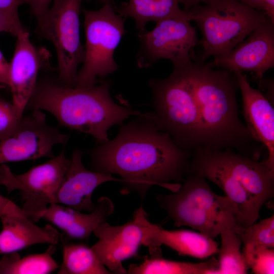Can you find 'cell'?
Returning <instances> with one entry per match:
<instances>
[{"mask_svg":"<svg viewBox=\"0 0 274 274\" xmlns=\"http://www.w3.org/2000/svg\"><path fill=\"white\" fill-rule=\"evenodd\" d=\"M83 155L80 149L73 151L70 167L56 193L54 203L89 213L95 208V203L92 199L94 190L105 182H121L122 180L110 174L88 169L83 163Z\"/></svg>","mask_w":274,"mask_h":274,"instance_id":"obj_17","label":"cell"},{"mask_svg":"<svg viewBox=\"0 0 274 274\" xmlns=\"http://www.w3.org/2000/svg\"><path fill=\"white\" fill-rule=\"evenodd\" d=\"M205 150L261 206L274 195V170L264 161L229 150Z\"/></svg>","mask_w":274,"mask_h":274,"instance_id":"obj_16","label":"cell"},{"mask_svg":"<svg viewBox=\"0 0 274 274\" xmlns=\"http://www.w3.org/2000/svg\"><path fill=\"white\" fill-rule=\"evenodd\" d=\"M111 81L87 88L66 86L58 80L42 79L26 110L47 111L60 126L92 136L97 144L109 140L108 132L130 116L143 113L116 104L111 95Z\"/></svg>","mask_w":274,"mask_h":274,"instance_id":"obj_3","label":"cell"},{"mask_svg":"<svg viewBox=\"0 0 274 274\" xmlns=\"http://www.w3.org/2000/svg\"><path fill=\"white\" fill-rule=\"evenodd\" d=\"M10 62L5 58L0 50V85L9 86Z\"/></svg>","mask_w":274,"mask_h":274,"instance_id":"obj_33","label":"cell"},{"mask_svg":"<svg viewBox=\"0 0 274 274\" xmlns=\"http://www.w3.org/2000/svg\"><path fill=\"white\" fill-rule=\"evenodd\" d=\"M23 116L13 102L0 97V140L15 130Z\"/></svg>","mask_w":274,"mask_h":274,"instance_id":"obj_28","label":"cell"},{"mask_svg":"<svg viewBox=\"0 0 274 274\" xmlns=\"http://www.w3.org/2000/svg\"><path fill=\"white\" fill-rule=\"evenodd\" d=\"M90 169L117 174L124 193L144 199L153 185L177 191L189 172L191 154L161 130L152 113L121 124L112 140L88 151Z\"/></svg>","mask_w":274,"mask_h":274,"instance_id":"obj_1","label":"cell"},{"mask_svg":"<svg viewBox=\"0 0 274 274\" xmlns=\"http://www.w3.org/2000/svg\"><path fill=\"white\" fill-rule=\"evenodd\" d=\"M0 218V254L17 252L33 245H56L60 242L61 234L50 224L38 226L23 214H7Z\"/></svg>","mask_w":274,"mask_h":274,"instance_id":"obj_20","label":"cell"},{"mask_svg":"<svg viewBox=\"0 0 274 274\" xmlns=\"http://www.w3.org/2000/svg\"><path fill=\"white\" fill-rule=\"evenodd\" d=\"M10 62L9 83L13 104L23 115L37 84L39 71L48 63L49 54L31 43L27 30L17 37Z\"/></svg>","mask_w":274,"mask_h":274,"instance_id":"obj_13","label":"cell"},{"mask_svg":"<svg viewBox=\"0 0 274 274\" xmlns=\"http://www.w3.org/2000/svg\"><path fill=\"white\" fill-rule=\"evenodd\" d=\"M14 174L9 167L4 164L0 165V184L4 185L7 189L10 188L12 184Z\"/></svg>","mask_w":274,"mask_h":274,"instance_id":"obj_34","label":"cell"},{"mask_svg":"<svg viewBox=\"0 0 274 274\" xmlns=\"http://www.w3.org/2000/svg\"><path fill=\"white\" fill-rule=\"evenodd\" d=\"M244 245L274 248V216L254 223L238 234Z\"/></svg>","mask_w":274,"mask_h":274,"instance_id":"obj_26","label":"cell"},{"mask_svg":"<svg viewBox=\"0 0 274 274\" xmlns=\"http://www.w3.org/2000/svg\"><path fill=\"white\" fill-rule=\"evenodd\" d=\"M140 264L129 265V274H211L218 266V260L212 257L199 263L175 261L165 259L161 253L150 254Z\"/></svg>","mask_w":274,"mask_h":274,"instance_id":"obj_22","label":"cell"},{"mask_svg":"<svg viewBox=\"0 0 274 274\" xmlns=\"http://www.w3.org/2000/svg\"><path fill=\"white\" fill-rule=\"evenodd\" d=\"M263 11L267 17L274 23V0H263Z\"/></svg>","mask_w":274,"mask_h":274,"instance_id":"obj_35","label":"cell"},{"mask_svg":"<svg viewBox=\"0 0 274 274\" xmlns=\"http://www.w3.org/2000/svg\"><path fill=\"white\" fill-rule=\"evenodd\" d=\"M26 30L18 27L9 18L0 12V32H8L17 37Z\"/></svg>","mask_w":274,"mask_h":274,"instance_id":"obj_32","label":"cell"},{"mask_svg":"<svg viewBox=\"0 0 274 274\" xmlns=\"http://www.w3.org/2000/svg\"><path fill=\"white\" fill-rule=\"evenodd\" d=\"M184 68L199 111V149L229 150L258 160L259 142L239 119L236 99L238 86L234 74L199 62Z\"/></svg>","mask_w":274,"mask_h":274,"instance_id":"obj_2","label":"cell"},{"mask_svg":"<svg viewBox=\"0 0 274 274\" xmlns=\"http://www.w3.org/2000/svg\"><path fill=\"white\" fill-rule=\"evenodd\" d=\"M114 206L108 197H99L95 208L88 214L81 213L69 207L57 203L50 204L42 218L63 231L61 235L67 239L84 241L102 223L106 222L113 213Z\"/></svg>","mask_w":274,"mask_h":274,"instance_id":"obj_19","label":"cell"},{"mask_svg":"<svg viewBox=\"0 0 274 274\" xmlns=\"http://www.w3.org/2000/svg\"><path fill=\"white\" fill-rule=\"evenodd\" d=\"M23 4V0H0V12L9 18L18 27L26 29L21 23L18 9Z\"/></svg>","mask_w":274,"mask_h":274,"instance_id":"obj_29","label":"cell"},{"mask_svg":"<svg viewBox=\"0 0 274 274\" xmlns=\"http://www.w3.org/2000/svg\"><path fill=\"white\" fill-rule=\"evenodd\" d=\"M184 65L174 66L168 77L150 79L148 84L152 113L160 129L192 155L200 147L199 114Z\"/></svg>","mask_w":274,"mask_h":274,"instance_id":"obj_5","label":"cell"},{"mask_svg":"<svg viewBox=\"0 0 274 274\" xmlns=\"http://www.w3.org/2000/svg\"><path fill=\"white\" fill-rule=\"evenodd\" d=\"M82 0H54L37 20V31L53 45L57 54L58 77L62 85L74 87L78 67L84 58L81 42L80 12Z\"/></svg>","mask_w":274,"mask_h":274,"instance_id":"obj_8","label":"cell"},{"mask_svg":"<svg viewBox=\"0 0 274 274\" xmlns=\"http://www.w3.org/2000/svg\"><path fill=\"white\" fill-rule=\"evenodd\" d=\"M62 262L58 274H110L95 252L83 243H72L61 235Z\"/></svg>","mask_w":274,"mask_h":274,"instance_id":"obj_23","label":"cell"},{"mask_svg":"<svg viewBox=\"0 0 274 274\" xmlns=\"http://www.w3.org/2000/svg\"><path fill=\"white\" fill-rule=\"evenodd\" d=\"M202 34L200 61L227 54L250 35L266 18L263 11L237 0H216L186 11Z\"/></svg>","mask_w":274,"mask_h":274,"instance_id":"obj_6","label":"cell"},{"mask_svg":"<svg viewBox=\"0 0 274 274\" xmlns=\"http://www.w3.org/2000/svg\"><path fill=\"white\" fill-rule=\"evenodd\" d=\"M7 214H23V213L20 207L0 194V217Z\"/></svg>","mask_w":274,"mask_h":274,"instance_id":"obj_31","label":"cell"},{"mask_svg":"<svg viewBox=\"0 0 274 274\" xmlns=\"http://www.w3.org/2000/svg\"><path fill=\"white\" fill-rule=\"evenodd\" d=\"M233 73L242 93L246 126L255 139L266 148L267 158L264 161L274 170L273 107L259 90L251 87L246 74L238 71Z\"/></svg>","mask_w":274,"mask_h":274,"instance_id":"obj_18","label":"cell"},{"mask_svg":"<svg viewBox=\"0 0 274 274\" xmlns=\"http://www.w3.org/2000/svg\"><path fill=\"white\" fill-rule=\"evenodd\" d=\"M243 253L249 268L255 274L274 273V249L244 245Z\"/></svg>","mask_w":274,"mask_h":274,"instance_id":"obj_27","label":"cell"},{"mask_svg":"<svg viewBox=\"0 0 274 274\" xmlns=\"http://www.w3.org/2000/svg\"><path fill=\"white\" fill-rule=\"evenodd\" d=\"M122 16L132 18L138 32L146 30V24L175 16L187 15L178 0H128L117 9Z\"/></svg>","mask_w":274,"mask_h":274,"instance_id":"obj_21","label":"cell"},{"mask_svg":"<svg viewBox=\"0 0 274 274\" xmlns=\"http://www.w3.org/2000/svg\"><path fill=\"white\" fill-rule=\"evenodd\" d=\"M71 164L64 149L47 162L15 175L18 182L23 214L36 223L48 207L54 203L56 193Z\"/></svg>","mask_w":274,"mask_h":274,"instance_id":"obj_11","label":"cell"},{"mask_svg":"<svg viewBox=\"0 0 274 274\" xmlns=\"http://www.w3.org/2000/svg\"><path fill=\"white\" fill-rule=\"evenodd\" d=\"M140 223L143 232L142 245L149 251L158 250L164 245L181 256L206 259L218 253L219 247L214 239L201 233L188 230H168L151 223L142 207L133 214Z\"/></svg>","mask_w":274,"mask_h":274,"instance_id":"obj_14","label":"cell"},{"mask_svg":"<svg viewBox=\"0 0 274 274\" xmlns=\"http://www.w3.org/2000/svg\"><path fill=\"white\" fill-rule=\"evenodd\" d=\"M230 73L252 72L260 80L274 66V23L265 19L227 54L214 57L207 64Z\"/></svg>","mask_w":274,"mask_h":274,"instance_id":"obj_12","label":"cell"},{"mask_svg":"<svg viewBox=\"0 0 274 274\" xmlns=\"http://www.w3.org/2000/svg\"><path fill=\"white\" fill-rule=\"evenodd\" d=\"M85 33L84 58L78 72L75 87H90L98 79L116 72L114 52L126 33L125 17L108 3L96 10L83 9Z\"/></svg>","mask_w":274,"mask_h":274,"instance_id":"obj_7","label":"cell"},{"mask_svg":"<svg viewBox=\"0 0 274 274\" xmlns=\"http://www.w3.org/2000/svg\"><path fill=\"white\" fill-rule=\"evenodd\" d=\"M254 9L263 11V0H237Z\"/></svg>","mask_w":274,"mask_h":274,"instance_id":"obj_37","label":"cell"},{"mask_svg":"<svg viewBox=\"0 0 274 274\" xmlns=\"http://www.w3.org/2000/svg\"><path fill=\"white\" fill-rule=\"evenodd\" d=\"M179 4L182 5L184 8V10L187 11L194 6L204 3L205 5L210 4L216 0H178Z\"/></svg>","mask_w":274,"mask_h":274,"instance_id":"obj_36","label":"cell"},{"mask_svg":"<svg viewBox=\"0 0 274 274\" xmlns=\"http://www.w3.org/2000/svg\"><path fill=\"white\" fill-rule=\"evenodd\" d=\"M221 245L218 253V266L211 274H245L249 269L241 248L242 240L233 230H227L220 234Z\"/></svg>","mask_w":274,"mask_h":274,"instance_id":"obj_25","label":"cell"},{"mask_svg":"<svg viewBox=\"0 0 274 274\" xmlns=\"http://www.w3.org/2000/svg\"><path fill=\"white\" fill-rule=\"evenodd\" d=\"M190 21L188 14L169 17L156 22L149 31L138 32V66L148 68L160 59L170 60L174 66L192 63V53L197 37Z\"/></svg>","mask_w":274,"mask_h":274,"instance_id":"obj_9","label":"cell"},{"mask_svg":"<svg viewBox=\"0 0 274 274\" xmlns=\"http://www.w3.org/2000/svg\"><path fill=\"white\" fill-rule=\"evenodd\" d=\"M98 241L91 248L101 263L112 273L126 274L122 262L137 256L143 239L140 223L134 218L119 226H112L106 222L93 231Z\"/></svg>","mask_w":274,"mask_h":274,"instance_id":"obj_15","label":"cell"},{"mask_svg":"<svg viewBox=\"0 0 274 274\" xmlns=\"http://www.w3.org/2000/svg\"><path fill=\"white\" fill-rule=\"evenodd\" d=\"M86 1H91V0H86ZM96 1H100L104 4H106L108 3H110L111 0H96Z\"/></svg>","mask_w":274,"mask_h":274,"instance_id":"obj_38","label":"cell"},{"mask_svg":"<svg viewBox=\"0 0 274 274\" xmlns=\"http://www.w3.org/2000/svg\"><path fill=\"white\" fill-rule=\"evenodd\" d=\"M177 191L156 195L176 226L190 227L213 239L227 230L238 234L243 231L235 204L227 196L214 193L206 179L189 173Z\"/></svg>","mask_w":274,"mask_h":274,"instance_id":"obj_4","label":"cell"},{"mask_svg":"<svg viewBox=\"0 0 274 274\" xmlns=\"http://www.w3.org/2000/svg\"><path fill=\"white\" fill-rule=\"evenodd\" d=\"M54 0H23L27 4L31 14L37 20L40 19L48 10Z\"/></svg>","mask_w":274,"mask_h":274,"instance_id":"obj_30","label":"cell"},{"mask_svg":"<svg viewBox=\"0 0 274 274\" xmlns=\"http://www.w3.org/2000/svg\"><path fill=\"white\" fill-rule=\"evenodd\" d=\"M22 117L15 130L0 140V165L7 162L52 157L53 147L64 145L68 135L48 124L46 115L32 110Z\"/></svg>","mask_w":274,"mask_h":274,"instance_id":"obj_10","label":"cell"},{"mask_svg":"<svg viewBox=\"0 0 274 274\" xmlns=\"http://www.w3.org/2000/svg\"><path fill=\"white\" fill-rule=\"evenodd\" d=\"M55 245H50L42 253L21 257L17 252L5 254L0 259V274H48L60 265L53 258Z\"/></svg>","mask_w":274,"mask_h":274,"instance_id":"obj_24","label":"cell"}]
</instances>
